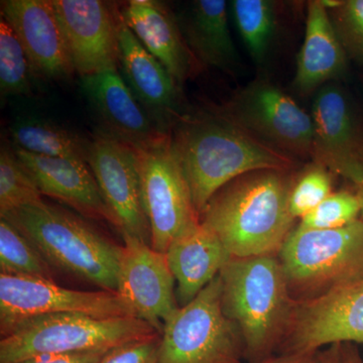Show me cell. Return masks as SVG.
Returning <instances> with one entry per match:
<instances>
[{
	"mask_svg": "<svg viewBox=\"0 0 363 363\" xmlns=\"http://www.w3.org/2000/svg\"><path fill=\"white\" fill-rule=\"evenodd\" d=\"M172 149L199 216L220 189L262 169L291 171L292 157L236 125L216 109L184 114L169 133Z\"/></svg>",
	"mask_w": 363,
	"mask_h": 363,
	"instance_id": "cell-1",
	"label": "cell"
},
{
	"mask_svg": "<svg viewBox=\"0 0 363 363\" xmlns=\"http://www.w3.org/2000/svg\"><path fill=\"white\" fill-rule=\"evenodd\" d=\"M294 182L290 171L245 174L212 197L200 221L231 257L279 255L296 227L289 205Z\"/></svg>",
	"mask_w": 363,
	"mask_h": 363,
	"instance_id": "cell-2",
	"label": "cell"
},
{
	"mask_svg": "<svg viewBox=\"0 0 363 363\" xmlns=\"http://www.w3.org/2000/svg\"><path fill=\"white\" fill-rule=\"evenodd\" d=\"M219 278L222 310L240 332L245 359L278 352L295 303L278 255L231 257Z\"/></svg>",
	"mask_w": 363,
	"mask_h": 363,
	"instance_id": "cell-3",
	"label": "cell"
},
{
	"mask_svg": "<svg viewBox=\"0 0 363 363\" xmlns=\"http://www.w3.org/2000/svg\"><path fill=\"white\" fill-rule=\"evenodd\" d=\"M1 218L25 234L50 264L104 291L117 293L121 247L80 217L43 200Z\"/></svg>",
	"mask_w": 363,
	"mask_h": 363,
	"instance_id": "cell-4",
	"label": "cell"
},
{
	"mask_svg": "<svg viewBox=\"0 0 363 363\" xmlns=\"http://www.w3.org/2000/svg\"><path fill=\"white\" fill-rule=\"evenodd\" d=\"M278 257L295 302L357 281L363 279V220L327 230L296 226Z\"/></svg>",
	"mask_w": 363,
	"mask_h": 363,
	"instance_id": "cell-5",
	"label": "cell"
},
{
	"mask_svg": "<svg viewBox=\"0 0 363 363\" xmlns=\"http://www.w3.org/2000/svg\"><path fill=\"white\" fill-rule=\"evenodd\" d=\"M156 334L160 333L152 325L135 317L48 315L18 325L2 336L0 363H18L40 355L107 351Z\"/></svg>",
	"mask_w": 363,
	"mask_h": 363,
	"instance_id": "cell-6",
	"label": "cell"
},
{
	"mask_svg": "<svg viewBox=\"0 0 363 363\" xmlns=\"http://www.w3.org/2000/svg\"><path fill=\"white\" fill-rule=\"evenodd\" d=\"M243 359L240 332L222 310L218 276L167 320L157 363H243Z\"/></svg>",
	"mask_w": 363,
	"mask_h": 363,
	"instance_id": "cell-7",
	"label": "cell"
},
{
	"mask_svg": "<svg viewBox=\"0 0 363 363\" xmlns=\"http://www.w3.org/2000/svg\"><path fill=\"white\" fill-rule=\"evenodd\" d=\"M133 150L152 233L150 247L166 253L172 241L199 225L200 216L172 149L169 135Z\"/></svg>",
	"mask_w": 363,
	"mask_h": 363,
	"instance_id": "cell-8",
	"label": "cell"
},
{
	"mask_svg": "<svg viewBox=\"0 0 363 363\" xmlns=\"http://www.w3.org/2000/svg\"><path fill=\"white\" fill-rule=\"evenodd\" d=\"M216 111L288 156L312 157V116L272 83H252Z\"/></svg>",
	"mask_w": 363,
	"mask_h": 363,
	"instance_id": "cell-9",
	"label": "cell"
},
{
	"mask_svg": "<svg viewBox=\"0 0 363 363\" xmlns=\"http://www.w3.org/2000/svg\"><path fill=\"white\" fill-rule=\"evenodd\" d=\"M57 314L135 317L117 293L71 290L57 285L54 281L0 274L1 337L26 321Z\"/></svg>",
	"mask_w": 363,
	"mask_h": 363,
	"instance_id": "cell-10",
	"label": "cell"
},
{
	"mask_svg": "<svg viewBox=\"0 0 363 363\" xmlns=\"http://www.w3.org/2000/svg\"><path fill=\"white\" fill-rule=\"evenodd\" d=\"M86 162L97 182L112 225L121 234H130L150 245L152 233L135 150L98 130L88 143Z\"/></svg>",
	"mask_w": 363,
	"mask_h": 363,
	"instance_id": "cell-11",
	"label": "cell"
},
{
	"mask_svg": "<svg viewBox=\"0 0 363 363\" xmlns=\"http://www.w3.org/2000/svg\"><path fill=\"white\" fill-rule=\"evenodd\" d=\"M363 343V279L311 300L294 303L279 353Z\"/></svg>",
	"mask_w": 363,
	"mask_h": 363,
	"instance_id": "cell-12",
	"label": "cell"
},
{
	"mask_svg": "<svg viewBox=\"0 0 363 363\" xmlns=\"http://www.w3.org/2000/svg\"><path fill=\"white\" fill-rule=\"evenodd\" d=\"M117 274V294L133 316L152 325L162 334L167 320L179 309L175 279L164 253L157 252L140 238L121 234Z\"/></svg>",
	"mask_w": 363,
	"mask_h": 363,
	"instance_id": "cell-13",
	"label": "cell"
},
{
	"mask_svg": "<svg viewBox=\"0 0 363 363\" xmlns=\"http://www.w3.org/2000/svg\"><path fill=\"white\" fill-rule=\"evenodd\" d=\"M52 4L81 78L119 68V13L100 0H52Z\"/></svg>",
	"mask_w": 363,
	"mask_h": 363,
	"instance_id": "cell-14",
	"label": "cell"
},
{
	"mask_svg": "<svg viewBox=\"0 0 363 363\" xmlns=\"http://www.w3.org/2000/svg\"><path fill=\"white\" fill-rule=\"evenodd\" d=\"M1 16L20 40L35 80L56 82L76 73L52 0H4Z\"/></svg>",
	"mask_w": 363,
	"mask_h": 363,
	"instance_id": "cell-15",
	"label": "cell"
},
{
	"mask_svg": "<svg viewBox=\"0 0 363 363\" xmlns=\"http://www.w3.org/2000/svg\"><path fill=\"white\" fill-rule=\"evenodd\" d=\"M121 14V13H119ZM119 68L133 96L164 133L184 116L181 87L136 38L121 16Z\"/></svg>",
	"mask_w": 363,
	"mask_h": 363,
	"instance_id": "cell-16",
	"label": "cell"
},
{
	"mask_svg": "<svg viewBox=\"0 0 363 363\" xmlns=\"http://www.w3.org/2000/svg\"><path fill=\"white\" fill-rule=\"evenodd\" d=\"M314 143L312 159L331 172L363 185V152L357 142L347 100L340 88L323 86L315 97L312 109Z\"/></svg>",
	"mask_w": 363,
	"mask_h": 363,
	"instance_id": "cell-17",
	"label": "cell"
},
{
	"mask_svg": "<svg viewBox=\"0 0 363 363\" xmlns=\"http://www.w3.org/2000/svg\"><path fill=\"white\" fill-rule=\"evenodd\" d=\"M81 87L101 124V131L131 147H145L169 133H162L133 96L117 70L81 78Z\"/></svg>",
	"mask_w": 363,
	"mask_h": 363,
	"instance_id": "cell-18",
	"label": "cell"
},
{
	"mask_svg": "<svg viewBox=\"0 0 363 363\" xmlns=\"http://www.w3.org/2000/svg\"><path fill=\"white\" fill-rule=\"evenodd\" d=\"M119 13L143 47L181 88L199 73L202 67L184 40L176 13L167 4L157 0H131Z\"/></svg>",
	"mask_w": 363,
	"mask_h": 363,
	"instance_id": "cell-19",
	"label": "cell"
},
{
	"mask_svg": "<svg viewBox=\"0 0 363 363\" xmlns=\"http://www.w3.org/2000/svg\"><path fill=\"white\" fill-rule=\"evenodd\" d=\"M14 152L42 195L56 198L89 218L111 223V214L87 162L40 156L16 149Z\"/></svg>",
	"mask_w": 363,
	"mask_h": 363,
	"instance_id": "cell-20",
	"label": "cell"
},
{
	"mask_svg": "<svg viewBox=\"0 0 363 363\" xmlns=\"http://www.w3.org/2000/svg\"><path fill=\"white\" fill-rule=\"evenodd\" d=\"M164 255L178 284L182 306L197 297L231 259L216 234L201 221L192 231L172 241Z\"/></svg>",
	"mask_w": 363,
	"mask_h": 363,
	"instance_id": "cell-21",
	"label": "cell"
},
{
	"mask_svg": "<svg viewBox=\"0 0 363 363\" xmlns=\"http://www.w3.org/2000/svg\"><path fill=\"white\" fill-rule=\"evenodd\" d=\"M189 50L202 68L231 72L238 52L231 39L223 0H195L176 13Z\"/></svg>",
	"mask_w": 363,
	"mask_h": 363,
	"instance_id": "cell-22",
	"label": "cell"
},
{
	"mask_svg": "<svg viewBox=\"0 0 363 363\" xmlns=\"http://www.w3.org/2000/svg\"><path fill=\"white\" fill-rule=\"evenodd\" d=\"M346 56L328 9L322 1H310L304 44L298 52L294 85L307 93L340 77L346 70Z\"/></svg>",
	"mask_w": 363,
	"mask_h": 363,
	"instance_id": "cell-23",
	"label": "cell"
},
{
	"mask_svg": "<svg viewBox=\"0 0 363 363\" xmlns=\"http://www.w3.org/2000/svg\"><path fill=\"white\" fill-rule=\"evenodd\" d=\"M9 135L16 150L50 157H68L86 162L89 140L40 117L16 119Z\"/></svg>",
	"mask_w": 363,
	"mask_h": 363,
	"instance_id": "cell-24",
	"label": "cell"
},
{
	"mask_svg": "<svg viewBox=\"0 0 363 363\" xmlns=\"http://www.w3.org/2000/svg\"><path fill=\"white\" fill-rule=\"evenodd\" d=\"M0 274L54 281L44 255L6 218H0Z\"/></svg>",
	"mask_w": 363,
	"mask_h": 363,
	"instance_id": "cell-25",
	"label": "cell"
},
{
	"mask_svg": "<svg viewBox=\"0 0 363 363\" xmlns=\"http://www.w3.org/2000/svg\"><path fill=\"white\" fill-rule=\"evenodd\" d=\"M33 77L20 40L1 16L0 20V93L4 101L11 96L33 94Z\"/></svg>",
	"mask_w": 363,
	"mask_h": 363,
	"instance_id": "cell-26",
	"label": "cell"
},
{
	"mask_svg": "<svg viewBox=\"0 0 363 363\" xmlns=\"http://www.w3.org/2000/svg\"><path fill=\"white\" fill-rule=\"evenodd\" d=\"M233 16L241 38L257 63L266 58L274 30L272 4L266 0H235Z\"/></svg>",
	"mask_w": 363,
	"mask_h": 363,
	"instance_id": "cell-27",
	"label": "cell"
},
{
	"mask_svg": "<svg viewBox=\"0 0 363 363\" xmlns=\"http://www.w3.org/2000/svg\"><path fill=\"white\" fill-rule=\"evenodd\" d=\"M37 184L21 166L14 150L0 152V217L18 208L43 201Z\"/></svg>",
	"mask_w": 363,
	"mask_h": 363,
	"instance_id": "cell-28",
	"label": "cell"
},
{
	"mask_svg": "<svg viewBox=\"0 0 363 363\" xmlns=\"http://www.w3.org/2000/svg\"><path fill=\"white\" fill-rule=\"evenodd\" d=\"M360 212L362 206L357 193L333 192L319 206L300 219L297 227L318 230L341 228L359 219Z\"/></svg>",
	"mask_w": 363,
	"mask_h": 363,
	"instance_id": "cell-29",
	"label": "cell"
},
{
	"mask_svg": "<svg viewBox=\"0 0 363 363\" xmlns=\"http://www.w3.org/2000/svg\"><path fill=\"white\" fill-rule=\"evenodd\" d=\"M331 172L314 164L295 179L291 191L290 212L295 219H302L333 193Z\"/></svg>",
	"mask_w": 363,
	"mask_h": 363,
	"instance_id": "cell-30",
	"label": "cell"
},
{
	"mask_svg": "<svg viewBox=\"0 0 363 363\" xmlns=\"http://www.w3.org/2000/svg\"><path fill=\"white\" fill-rule=\"evenodd\" d=\"M328 11L346 54L363 62V0L343 1Z\"/></svg>",
	"mask_w": 363,
	"mask_h": 363,
	"instance_id": "cell-31",
	"label": "cell"
},
{
	"mask_svg": "<svg viewBox=\"0 0 363 363\" xmlns=\"http://www.w3.org/2000/svg\"><path fill=\"white\" fill-rule=\"evenodd\" d=\"M161 335L149 336L107 350L98 363H157Z\"/></svg>",
	"mask_w": 363,
	"mask_h": 363,
	"instance_id": "cell-32",
	"label": "cell"
},
{
	"mask_svg": "<svg viewBox=\"0 0 363 363\" xmlns=\"http://www.w3.org/2000/svg\"><path fill=\"white\" fill-rule=\"evenodd\" d=\"M106 351L74 353V354H49L28 358L18 363H98Z\"/></svg>",
	"mask_w": 363,
	"mask_h": 363,
	"instance_id": "cell-33",
	"label": "cell"
},
{
	"mask_svg": "<svg viewBox=\"0 0 363 363\" xmlns=\"http://www.w3.org/2000/svg\"><path fill=\"white\" fill-rule=\"evenodd\" d=\"M318 351L279 353V354L271 355V357L257 360V362L247 363H315Z\"/></svg>",
	"mask_w": 363,
	"mask_h": 363,
	"instance_id": "cell-34",
	"label": "cell"
},
{
	"mask_svg": "<svg viewBox=\"0 0 363 363\" xmlns=\"http://www.w3.org/2000/svg\"><path fill=\"white\" fill-rule=\"evenodd\" d=\"M315 363H345L343 357V343L329 345L323 351H318Z\"/></svg>",
	"mask_w": 363,
	"mask_h": 363,
	"instance_id": "cell-35",
	"label": "cell"
},
{
	"mask_svg": "<svg viewBox=\"0 0 363 363\" xmlns=\"http://www.w3.org/2000/svg\"><path fill=\"white\" fill-rule=\"evenodd\" d=\"M343 357L345 363H363V357L353 343H343Z\"/></svg>",
	"mask_w": 363,
	"mask_h": 363,
	"instance_id": "cell-36",
	"label": "cell"
},
{
	"mask_svg": "<svg viewBox=\"0 0 363 363\" xmlns=\"http://www.w3.org/2000/svg\"><path fill=\"white\" fill-rule=\"evenodd\" d=\"M357 195L358 196V199H359L360 206H362V212H360V218L363 220V185L360 186V187L357 188Z\"/></svg>",
	"mask_w": 363,
	"mask_h": 363,
	"instance_id": "cell-37",
	"label": "cell"
}]
</instances>
